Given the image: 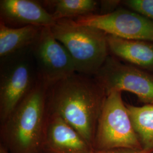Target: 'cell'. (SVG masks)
<instances>
[{"label": "cell", "mask_w": 153, "mask_h": 153, "mask_svg": "<svg viewBox=\"0 0 153 153\" xmlns=\"http://www.w3.org/2000/svg\"><path fill=\"white\" fill-rule=\"evenodd\" d=\"M121 38L153 42V21L132 10L119 9L105 14H91L73 19Z\"/></svg>", "instance_id": "cell-8"}, {"label": "cell", "mask_w": 153, "mask_h": 153, "mask_svg": "<svg viewBox=\"0 0 153 153\" xmlns=\"http://www.w3.org/2000/svg\"><path fill=\"white\" fill-rule=\"evenodd\" d=\"M48 90L39 82L1 123V143L10 153H42L50 116Z\"/></svg>", "instance_id": "cell-2"}, {"label": "cell", "mask_w": 153, "mask_h": 153, "mask_svg": "<svg viewBox=\"0 0 153 153\" xmlns=\"http://www.w3.org/2000/svg\"><path fill=\"white\" fill-rule=\"evenodd\" d=\"M42 153H46L45 152H42Z\"/></svg>", "instance_id": "cell-19"}, {"label": "cell", "mask_w": 153, "mask_h": 153, "mask_svg": "<svg viewBox=\"0 0 153 153\" xmlns=\"http://www.w3.org/2000/svg\"><path fill=\"white\" fill-rule=\"evenodd\" d=\"M93 153H153V151L146 150H134L130 149H116L104 151H94Z\"/></svg>", "instance_id": "cell-17"}, {"label": "cell", "mask_w": 153, "mask_h": 153, "mask_svg": "<svg viewBox=\"0 0 153 153\" xmlns=\"http://www.w3.org/2000/svg\"><path fill=\"white\" fill-rule=\"evenodd\" d=\"M0 153H10L8 149L2 143L0 144Z\"/></svg>", "instance_id": "cell-18"}, {"label": "cell", "mask_w": 153, "mask_h": 153, "mask_svg": "<svg viewBox=\"0 0 153 153\" xmlns=\"http://www.w3.org/2000/svg\"><path fill=\"white\" fill-rule=\"evenodd\" d=\"M107 94L94 76L75 73L48 90L51 114L60 117L93 147Z\"/></svg>", "instance_id": "cell-1"}, {"label": "cell", "mask_w": 153, "mask_h": 153, "mask_svg": "<svg viewBox=\"0 0 153 153\" xmlns=\"http://www.w3.org/2000/svg\"><path fill=\"white\" fill-rule=\"evenodd\" d=\"M109 52L120 60L142 69L153 71V42L121 38L107 34Z\"/></svg>", "instance_id": "cell-11"}, {"label": "cell", "mask_w": 153, "mask_h": 153, "mask_svg": "<svg viewBox=\"0 0 153 153\" xmlns=\"http://www.w3.org/2000/svg\"><path fill=\"white\" fill-rule=\"evenodd\" d=\"M93 149L95 151L142 149L120 91H112L107 95L99 118Z\"/></svg>", "instance_id": "cell-5"}, {"label": "cell", "mask_w": 153, "mask_h": 153, "mask_svg": "<svg viewBox=\"0 0 153 153\" xmlns=\"http://www.w3.org/2000/svg\"><path fill=\"white\" fill-rule=\"evenodd\" d=\"M120 1H101V13L100 14H105L115 11V9Z\"/></svg>", "instance_id": "cell-16"}, {"label": "cell", "mask_w": 153, "mask_h": 153, "mask_svg": "<svg viewBox=\"0 0 153 153\" xmlns=\"http://www.w3.org/2000/svg\"><path fill=\"white\" fill-rule=\"evenodd\" d=\"M31 49L39 82L48 88L77 73L71 55L55 38L50 27H43Z\"/></svg>", "instance_id": "cell-7"}, {"label": "cell", "mask_w": 153, "mask_h": 153, "mask_svg": "<svg viewBox=\"0 0 153 153\" xmlns=\"http://www.w3.org/2000/svg\"><path fill=\"white\" fill-rule=\"evenodd\" d=\"M107 95L112 91H126L135 94L145 104H153V74L108 56L93 76Z\"/></svg>", "instance_id": "cell-6"}, {"label": "cell", "mask_w": 153, "mask_h": 153, "mask_svg": "<svg viewBox=\"0 0 153 153\" xmlns=\"http://www.w3.org/2000/svg\"><path fill=\"white\" fill-rule=\"evenodd\" d=\"M93 147L60 117L49 116L43 152L46 153H93Z\"/></svg>", "instance_id": "cell-10"}, {"label": "cell", "mask_w": 153, "mask_h": 153, "mask_svg": "<svg viewBox=\"0 0 153 153\" xmlns=\"http://www.w3.org/2000/svg\"><path fill=\"white\" fill-rule=\"evenodd\" d=\"M1 22L12 28L52 27L57 21L40 2L32 0H1Z\"/></svg>", "instance_id": "cell-9"}, {"label": "cell", "mask_w": 153, "mask_h": 153, "mask_svg": "<svg viewBox=\"0 0 153 153\" xmlns=\"http://www.w3.org/2000/svg\"><path fill=\"white\" fill-rule=\"evenodd\" d=\"M123 3L132 11L153 21V0H126Z\"/></svg>", "instance_id": "cell-15"}, {"label": "cell", "mask_w": 153, "mask_h": 153, "mask_svg": "<svg viewBox=\"0 0 153 153\" xmlns=\"http://www.w3.org/2000/svg\"><path fill=\"white\" fill-rule=\"evenodd\" d=\"M42 28L35 26L10 27L0 22V58L31 47Z\"/></svg>", "instance_id": "cell-12"}, {"label": "cell", "mask_w": 153, "mask_h": 153, "mask_svg": "<svg viewBox=\"0 0 153 153\" xmlns=\"http://www.w3.org/2000/svg\"><path fill=\"white\" fill-rule=\"evenodd\" d=\"M126 106L142 149L153 151V104Z\"/></svg>", "instance_id": "cell-13"}, {"label": "cell", "mask_w": 153, "mask_h": 153, "mask_svg": "<svg viewBox=\"0 0 153 153\" xmlns=\"http://www.w3.org/2000/svg\"><path fill=\"white\" fill-rule=\"evenodd\" d=\"M39 83L31 47L0 58V123Z\"/></svg>", "instance_id": "cell-4"}, {"label": "cell", "mask_w": 153, "mask_h": 153, "mask_svg": "<svg viewBox=\"0 0 153 153\" xmlns=\"http://www.w3.org/2000/svg\"><path fill=\"white\" fill-rule=\"evenodd\" d=\"M44 3L53 7V11L51 14L56 21L94 14L98 5V2L94 0H56L46 1Z\"/></svg>", "instance_id": "cell-14"}, {"label": "cell", "mask_w": 153, "mask_h": 153, "mask_svg": "<svg viewBox=\"0 0 153 153\" xmlns=\"http://www.w3.org/2000/svg\"><path fill=\"white\" fill-rule=\"evenodd\" d=\"M51 29L71 55L77 73L94 76L109 56L107 34L99 29L73 19L57 20Z\"/></svg>", "instance_id": "cell-3"}]
</instances>
